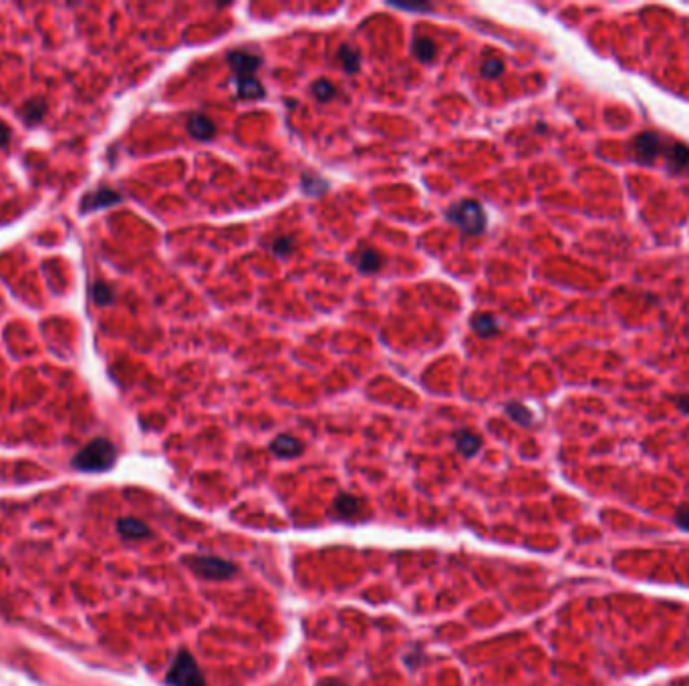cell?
<instances>
[{"mask_svg":"<svg viewBox=\"0 0 689 686\" xmlns=\"http://www.w3.org/2000/svg\"><path fill=\"white\" fill-rule=\"evenodd\" d=\"M115 457L117 451L111 441L95 439L79 451V455L73 459V465L81 471H105L115 463Z\"/></svg>","mask_w":689,"mask_h":686,"instance_id":"6da1fadb","label":"cell"},{"mask_svg":"<svg viewBox=\"0 0 689 686\" xmlns=\"http://www.w3.org/2000/svg\"><path fill=\"white\" fill-rule=\"evenodd\" d=\"M447 218L466 234H482L486 230V214L476 199H462L454 203L447 212Z\"/></svg>","mask_w":689,"mask_h":686,"instance_id":"7a4b0ae2","label":"cell"},{"mask_svg":"<svg viewBox=\"0 0 689 686\" xmlns=\"http://www.w3.org/2000/svg\"><path fill=\"white\" fill-rule=\"evenodd\" d=\"M168 683L172 686H206L198 664L188 652H181L176 658V662L168 674Z\"/></svg>","mask_w":689,"mask_h":686,"instance_id":"3957f363","label":"cell"},{"mask_svg":"<svg viewBox=\"0 0 689 686\" xmlns=\"http://www.w3.org/2000/svg\"><path fill=\"white\" fill-rule=\"evenodd\" d=\"M633 154H635L637 163L651 165L659 155L663 154V139L657 133H639L633 139Z\"/></svg>","mask_w":689,"mask_h":686,"instance_id":"277c9868","label":"cell"},{"mask_svg":"<svg viewBox=\"0 0 689 686\" xmlns=\"http://www.w3.org/2000/svg\"><path fill=\"white\" fill-rule=\"evenodd\" d=\"M192 570L198 572L202 577H208V580H224V577H230L234 574V566L226 559H220V557H194L190 562Z\"/></svg>","mask_w":689,"mask_h":686,"instance_id":"5b68a950","label":"cell"},{"mask_svg":"<svg viewBox=\"0 0 689 686\" xmlns=\"http://www.w3.org/2000/svg\"><path fill=\"white\" fill-rule=\"evenodd\" d=\"M228 63L236 77H254V73L262 65V59L250 50H232L228 55Z\"/></svg>","mask_w":689,"mask_h":686,"instance_id":"8992f818","label":"cell"},{"mask_svg":"<svg viewBox=\"0 0 689 686\" xmlns=\"http://www.w3.org/2000/svg\"><path fill=\"white\" fill-rule=\"evenodd\" d=\"M663 157H665L667 169L671 174H688L689 172V147L675 141L663 145Z\"/></svg>","mask_w":689,"mask_h":686,"instance_id":"52a82bcc","label":"cell"},{"mask_svg":"<svg viewBox=\"0 0 689 686\" xmlns=\"http://www.w3.org/2000/svg\"><path fill=\"white\" fill-rule=\"evenodd\" d=\"M121 201V196L111 189V187H99L95 192L87 194L83 201H81V210L87 214V212H93V210H103V207H109V205H115Z\"/></svg>","mask_w":689,"mask_h":686,"instance_id":"ba28073f","label":"cell"},{"mask_svg":"<svg viewBox=\"0 0 689 686\" xmlns=\"http://www.w3.org/2000/svg\"><path fill=\"white\" fill-rule=\"evenodd\" d=\"M188 131H190L192 137H196L200 141H208V139H212L216 135V125H214V121L208 115L194 113L188 119Z\"/></svg>","mask_w":689,"mask_h":686,"instance_id":"9c48e42d","label":"cell"},{"mask_svg":"<svg viewBox=\"0 0 689 686\" xmlns=\"http://www.w3.org/2000/svg\"><path fill=\"white\" fill-rule=\"evenodd\" d=\"M272 453L278 455V457H285V459H290V457H296L303 453V443L290 435H278L272 445H270Z\"/></svg>","mask_w":689,"mask_h":686,"instance_id":"30bf717a","label":"cell"},{"mask_svg":"<svg viewBox=\"0 0 689 686\" xmlns=\"http://www.w3.org/2000/svg\"><path fill=\"white\" fill-rule=\"evenodd\" d=\"M355 266L361 272L371 274V272H377L379 268L383 266V258L373 248H361L355 254Z\"/></svg>","mask_w":689,"mask_h":686,"instance_id":"8fae6325","label":"cell"},{"mask_svg":"<svg viewBox=\"0 0 689 686\" xmlns=\"http://www.w3.org/2000/svg\"><path fill=\"white\" fill-rule=\"evenodd\" d=\"M45 113H46L45 99H30V101H26L23 105L21 117H23V121L26 125H37V123L43 121Z\"/></svg>","mask_w":689,"mask_h":686,"instance_id":"7c38bea8","label":"cell"},{"mask_svg":"<svg viewBox=\"0 0 689 686\" xmlns=\"http://www.w3.org/2000/svg\"><path fill=\"white\" fill-rule=\"evenodd\" d=\"M236 91L242 99H262L265 87L254 77H236Z\"/></svg>","mask_w":689,"mask_h":686,"instance_id":"4fadbf2b","label":"cell"},{"mask_svg":"<svg viewBox=\"0 0 689 686\" xmlns=\"http://www.w3.org/2000/svg\"><path fill=\"white\" fill-rule=\"evenodd\" d=\"M456 445H458V451L466 457H472L480 451L482 447V439L472 433V431H458L456 433Z\"/></svg>","mask_w":689,"mask_h":686,"instance_id":"5bb4252c","label":"cell"},{"mask_svg":"<svg viewBox=\"0 0 689 686\" xmlns=\"http://www.w3.org/2000/svg\"><path fill=\"white\" fill-rule=\"evenodd\" d=\"M472 331L480 334L482 338H490L498 334V322L492 314H476L472 318Z\"/></svg>","mask_w":689,"mask_h":686,"instance_id":"9a60e30c","label":"cell"},{"mask_svg":"<svg viewBox=\"0 0 689 686\" xmlns=\"http://www.w3.org/2000/svg\"><path fill=\"white\" fill-rule=\"evenodd\" d=\"M436 53H438V46L433 43V39H429V37H415L413 39V55L420 61H423V63L433 61Z\"/></svg>","mask_w":689,"mask_h":686,"instance_id":"2e32d148","label":"cell"},{"mask_svg":"<svg viewBox=\"0 0 689 686\" xmlns=\"http://www.w3.org/2000/svg\"><path fill=\"white\" fill-rule=\"evenodd\" d=\"M339 59H341V65L347 73H357L359 71V65H361V55L357 53L355 48L351 46H341L339 48Z\"/></svg>","mask_w":689,"mask_h":686,"instance_id":"e0dca14e","label":"cell"},{"mask_svg":"<svg viewBox=\"0 0 689 686\" xmlns=\"http://www.w3.org/2000/svg\"><path fill=\"white\" fill-rule=\"evenodd\" d=\"M119 531L125 537H145V535H150V528L145 523H141L139 519H121L119 521Z\"/></svg>","mask_w":689,"mask_h":686,"instance_id":"ac0fdd59","label":"cell"},{"mask_svg":"<svg viewBox=\"0 0 689 686\" xmlns=\"http://www.w3.org/2000/svg\"><path fill=\"white\" fill-rule=\"evenodd\" d=\"M334 509L341 517H353L361 511V503L357 501L355 497H349V495H341L337 501H334Z\"/></svg>","mask_w":689,"mask_h":686,"instance_id":"d6986e66","label":"cell"},{"mask_svg":"<svg viewBox=\"0 0 689 686\" xmlns=\"http://www.w3.org/2000/svg\"><path fill=\"white\" fill-rule=\"evenodd\" d=\"M312 95L321 101V103H327V101H331L334 97V93H337V89H334V85L333 83H329L327 79H319L314 85H312Z\"/></svg>","mask_w":689,"mask_h":686,"instance_id":"ffe728a7","label":"cell"},{"mask_svg":"<svg viewBox=\"0 0 689 686\" xmlns=\"http://www.w3.org/2000/svg\"><path fill=\"white\" fill-rule=\"evenodd\" d=\"M506 413L510 415V419L520 423V425H530L533 423V413L524 405H520V402H510L506 407Z\"/></svg>","mask_w":689,"mask_h":686,"instance_id":"44dd1931","label":"cell"},{"mask_svg":"<svg viewBox=\"0 0 689 686\" xmlns=\"http://www.w3.org/2000/svg\"><path fill=\"white\" fill-rule=\"evenodd\" d=\"M93 300L97 302V304H101V306H105V304H111L113 302V290L105 282H97L95 286H93Z\"/></svg>","mask_w":689,"mask_h":686,"instance_id":"7402d4cb","label":"cell"},{"mask_svg":"<svg viewBox=\"0 0 689 686\" xmlns=\"http://www.w3.org/2000/svg\"><path fill=\"white\" fill-rule=\"evenodd\" d=\"M502 73H504V63H502L500 59L492 57V59H486V61H484V65H482V75H484L486 79H498Z\"/></svg>","mask_w":689,"mask_h":686,"instance_id":"603a6c76","label":"cell"},{"mask_svg":"<svg viewBox=\"0 0 689 686\" xmlns=\"http://www.w3.org/2000/svg\"><path fill=\"white\" fill-rule=\"evenodd\" d=\"M292 248H294V242H292V238H290V236L276 238V240H274V243H272V250H274L276 254H280V256H289L290 252H292Z\"/></svg>","mask_w":689,"mask_h":686,"instance_id":"cb8c5ba5","label":"cell"},{"mask_svg":"<svg viewBox=\"0 0 689 686\" xmlns=\"http://www.w3.org/2000/svg\"><path fill=\"white\" fill-rule=\"evenodd\" d=\"M677 523H679V528L689 530V508H681L677 511Z\"/></svg>","mask_w":689,"mask_h":686,"instance_id":"d4e9b609","label":"cell"},{"mask_svg":"<svg viewBox=\"0 0 689 686\" xmlns=\"http://www.w3.org/2000/svg\"><path fill=\"white\" fill-rule=\"evenodd\" d=\"M8 141H10V127L4 121H0V147H4Z\"/></svg>","mask_w":689,"mask_h":686,"instance_id":"484cf974","label":"cell"},{"mask_svg":"<svg viewBox=\"0 0 689 686\" xmlns=\"http://www.w3.org/2000/svg\"><path fill=\"white\" fill-rule=\"evenodd\" d=\"M675 405L683 411V413H689V395H679V397L673 398Z\"/></svg>","mask_w":689,"mask_h":686,"instance_id":"4316f807","label":"cell"},{"mask_svg":"<svg viewBox=\"0 0 689 686\" xmlns=\"http://www.w3.org/2000/svg\"><path fill=\"white\" fill-rule=\"evenodd\" d=\"M325 686H343V685H341V683H329V685Z\"/></svg>","mask_w":689,"mask_h":686,"instance_id":"83f0119b","label":"cell"}]
</instances>
